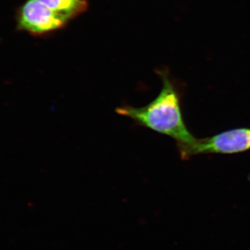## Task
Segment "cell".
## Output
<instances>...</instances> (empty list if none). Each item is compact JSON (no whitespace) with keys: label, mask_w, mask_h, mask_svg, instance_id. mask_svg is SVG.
I'll list each match as a JSON object with an SVG mask.
<instances>
[{"label":"cell","mask_w":250,"mask_h":250,"mask_svg":"<svg viewBox=\"0 0 250 250\" xmlns=\"http://www.w3.org/2000/svg\"><path fill=\"white\" fill-rule=\"evenodd\" d=\"M157 73L162 80L163 87L154 100L142 107L120 106L116 108V113L141 126L172 138L177 142V147L195 142L197 139L184 123L177 88L167 72L159 70Z\"/></svg>","instance_id":"1"},{"label":"cell","mask_w":250,"mask_h":250,"mask_svg":"<svg viewBox=\"0 0 250 250\" xmlns=\"http://www.w3.org/2000/svg\"><path fill=\"white\" fill-rule=\"evenodd\" d=\"M182 159L204 154H236L250 149V129L228 130L211 137L196 139L195 142L179 146Z\"/></svg>","instance_id":"2"},{"label":"cell","mask_w":250,"mask_h":250,"mask_svg":"<svg viewBox=\"0 0 250 250\" xmlns=\"http://www.w3.org/2000/svg\"><path fill=\"white\" fill-rule=\"evenodd\" d=\"M16 21L18 30L34 36L58 31L69 22L39 0L24 1L16 11Z\"/></svg>","instance_id":"3"},{"label":"cell","mask_w":250,"mask_h":250,"mask_svg":"<svg viewBox=\"0 0 250 250\" xmlns=\"http://www.w3.org/2000/svg\"><path fill=\"white\" fill-rule=\"evenodd\" d=\"M49 9L70 22L88 9L85 0H39Z\"/></svg>","instance_id":"4"}]
</instances>
